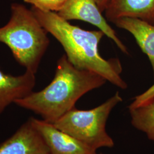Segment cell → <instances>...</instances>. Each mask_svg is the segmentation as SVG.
I'll use <instances>...</instances> for the list:
<instances>
[{"mask_svg":"<svg viewBox=\"0 0 154 154\" xmlns=\"http://www.w3.org/2000/svg\"><path fill=\"white\" fill-rule=\"evenodd\" d=\"M118 28L129 32L139 46L149 57L154 75V25L138 18L123 17L112 22Z\"/></svg>","mask_w":154,"mask_h":154,"instance_id":"obj_10","label":"cell"},{"mask_svg":"<svg viewBox=\"0 0 154 154\" xmlns=\"http://www.w3.org/2000/svg\"><path fill=\"white\" fill-rule=\"evenodd\" d=\"M154 99V84L145 92L137 96L128 108H134L143 105Z\"/></svg>","mask_w":154,"mask_h":154,"instance_id":"obj_13","label":"cell"},{"mask_svg":"<svg viewBox=\"0 0 154 154\" xmlns=\"http://www.w3.org/2000/svg\"></svg>","mask_w":154,"mask_h":154,"instance_id":"obj_15","label":"cell"},{"mask_svg":"<svg viewBox=\"0 0 154 154\" xmlns=\"http://www.w3.org/2000/svg\"><path fill=\"white\" fill-rule=\"evenodd\" d=\"M122 100L117 91L98 107L88 110L74 107L53 124L96 151L102 147H112L114 143L106 131V123L112 110Z\"/></svg>","mask_w":154,"mask_h":154,"instance_id":"obj_4","label":"cell"},{"mask_svg":"<svg viewBox=\"0 0 154 154\" xmlns=\"http://www.w3.org/2000/svg\"><path fill=\"white\" fill-rule=\"evenodd\" d=\"M31 9L45 29L61 44L68 60L75 67L95 72L121 89L127 88L121 77L122 68L119 60H106L99 54L98 45L103 32L74 26L56 12L42 11L33 6Z\"/></svg>","mask_w":154,"mask_h":154,"instance_id":"obj_1","label":"cell"},{"mask_svg":"<svg viewBox=\"0 0 154 154\" xmlns=\"http://www.w3.org/2000/svg\"><path fill=\"white\" fill-rule=\"evenodd\" d=\"M48 33L32 9L14 3L9 21L0 28V42L9 47L26 70L35 74L49 45Z\"/></svg>","mask_w":154,"mask_h":154,"instance_id":"obj_3","label":"cell"},{"mask_svg":"<svg viewBox=\"0 0 154 154\" xmlns=\"http://www.w3.org/2000/svg\"><path fill=\"white\" fill-rule=\"evenodd\" d=\"M106 81L95 72L75 67L63 55L58 61L55 75L49 85L17 100L14 104L54 123L74 108L83 95L101 87Z\"/></svg>","mask_w":154,"mask_h":154,"instance_id":"obj_2","label":"cell"},{"mask_svg":"<svg viewBox=\"0 0 154 154\" xmlns=\"http://www.w3.org/2000/svg\"><path fill=\"white\" fill-rule=\"evenodd\" d=\"M35 74L26 70L23 74L13 76L0 69V116L11 103L33 92L36 82Z\"/></svg>","mask_w":154,"mask_h":154,"instance_id":"obj_8","label":"cell"},{"mask_svg":"<svg viewBox=\"0 0 154 154\" xmlns=\"http://www.w3.org/2000/svg\"><path fill=\"white\" fill-rule=\"evenodd\" d=\"M105 11L107 20L110 22L129 17L154 25V0H111Z\"/></svg>","mask_w":154,"mask_h":154,"instance_id":"obj_9","label":"cell"},{"mask_svg":"<svg viewBox=\"0 0 154 154\" xmlns=\"http://www.w3.org/2000/svg\"><path fill=\"white\" fill-rule=\"evenodd\" d=\"M95 1L100 11L103 12L109 5L111 0H95Z\"/></svg>","mask_w":154,"mask_h":154,"instance_id":"obj_14","label":"cell"},{"mask_svg":"<svg viewBox=\"0 0 154 154\" xmlns=\"http://www.w3.org/2000/svg\"><path fill=\"white\" fill-rule=\"evenodd\" d=\"M132 126L144 132L154 142V99L134 108H128Z\"/></svg>","mask_w":154,"mask_h":154,"instance_id":"obj_11","label":"cell"},{"mask_svg":"<svg viewBox=\"0 0 154 154\" xmlns=\"http://www.w3.org/2000/svg\"><path fill=\"white\" fill-rule=\"evenodd\" d=\"M68 0H24L33 7L42 11L58 13L66 4Z\"/></svg>","mask_w":154,"mask_h":154,"instance_id":"obj_12","label":"cell"},{"mask_svg":"<svg viewBox=\"0 0 154 154\" xmlns=\"http://www.w3.org/2000/svg\"><path fill=\"white\" fill-rule=\"evenodd\" d=\"M49 154L44 139L30 118L0 144V154Z\"/></svg>","mask_w":154,"mask_h":154,"instance_id":"obj_7","label":"cell"},{"mask_svg":"<svg viewBox=\"0 0 154 154\" xmlns=\"http://www.w3.org/2000/svg\"><path fill=\"white\" fill-rule=\"evenodd\" d=\"M102 13L95 0H68L57 13L68 21L77 20L88 22L97 26L112 39L123 53L128 54L126 46L118 38L115 30L107 22Z\"/></svg>","mask_w":154,"mask_h":154,"instance_id":"obj_5","label":"cell"},{"mask_svg":"<svg viewBox=\"0 0 154 154\" xmlns=\"http://www.w3.org/2000/svg\"><path fill=\"white\" fill-rule=\"evenodd\" d=\"M30 118L44 139L50 154H97L96 150L58 129L53 123L33 117Z\"/></svg>","mask_w":154,"mask_h":154,"instance_id":"obj_6","label":"cell"},{"mask_svg":"<svg viewBox=\"0 0 154 154\" xmlns=\"http://www.w3.org/2000/svg\"></svg>","mask_w":154,"mask_h":154,"instance_id":"obj_16","label":"cell"}]
</instances>
